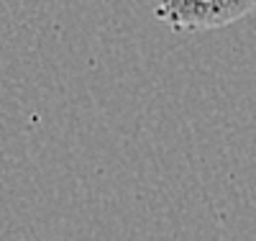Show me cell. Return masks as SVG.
<instances>
[{"instance_id":"1","label":"cell","mask_w":256,"mask_h":241,"mask_svg":"<svg viewBox=\"0 0 256 241\" xmlns=\"http://www.w3.org/2000/svg\"><path fill=\"white\" fill-rule=\"evenodd\" d=\"M256 0H156V18L174 31H210L241 21Z\"/></svg>"}]
</instances>
